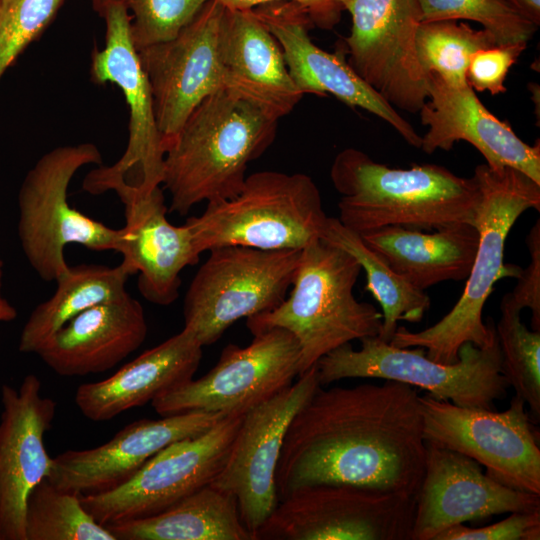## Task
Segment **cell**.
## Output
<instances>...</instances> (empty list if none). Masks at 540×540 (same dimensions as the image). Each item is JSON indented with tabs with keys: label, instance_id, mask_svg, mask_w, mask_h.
I'll use <instances>...</instances> for the list:
<instances>
[{
	"label": "cell",
	"instance_id": "1",
	"mask_svg": "<svg viewBox=\"0 0 540 540\" xmlns=\"http://www.w3.org/2000/svg\"><path fill=\"white\" fill-rule=\"evenodd\" d=\"M419 397L392 380L319 385L287 427L275 472L278 502L323 483L416 497L426 464Z\"/></svg>",
	"mask_w": 540,
	"mask_h": 540
},
{
	"label": "cell",
	"instance_id": "2",
	"mask_svg": "<svg viewBox=\"0 0 540 540\" xmlns=\"http://www.w3.org/2000/svg\"><path fill=\"white\" fill-rule=\"evenodd\" d=\"M473 178L480 192L473 222L479 242L462 295L434 325L418 332L398 326L390 341L400 348L422 347L428 358L443 364L455 363L467 342L484 347L495 340V325L483 321L485 302L498 280L517 278L522 269L504 263L507 236L526 210H540V184L515 168L479 164Z\"/></svg>",
	"mask_w": 540,
	"mask_h": 540
},
{
	"label": "cell",
	"instance_id": "3",
	"mask_svg": "<svg viewBox=\"0 0 540 540\" xmlns=\"http://www.w3.org/2000/svg\"><path fill=\"white\" fill-rule=\"evenodd\" d=\"M278 121L226 89L203 99L164 144L162 184L169 211L234 197L250 162L273 143Z\"/></svg>",
	"mask_w": 540,
	"mask_h": 540
},
{
	"label": "cell",
	"instance_id": "4",
	"mask_svg": "<svg viewBox=\"0 0 540 540\" xmlns=\"http://www.w3.org/2000/svg\"><path fill=\"white\" fill-rule=\"evenodd\" d=\"M330 178L341 195L338 219L358 234L386 226L435 231L473 224L480 199L473 176L436 164L390 168L356 148L335 156Z\"/></svg>",
	"mask_w": 540,
	"mask_h": 540
},
{
	"label": "cell",
	"instance_id": "5",
	"mask_svg": "<svg viewBox=\"0 0 540 540\" xmlns=\"http://www.w3.org/2000/svg\"><path fill=\"white\" fill-rule=\"evenodd\" d=\"M361 270L348 252L317 239L302 249L290 294L246 325L252 335L274 327L291 332L300 347V376L334 349L380 334L382 313L353 293Z\"/></svg>",
	"mask_w": 540,
	"mask_h": 540
},
{
	"label": "cell",
	"instance_id": "6",
	"mask_svg": "<svg viewBox=\"0 0 540 540\" xmlns=\"http://www.w3.org/2000/svg\"><path fill=\"white\" fill-rule=\"evenodd\" d=\"M327 218L310 176L259 171L246 177L234 197L207 202L203 213L185 224L202 254L227 245L303 249L320 239Z\"/></svg>",
	"mask_w": 540,
	"mask_h": 540
},
{
	"label": "cell",
	"instance_id": "7",
	"mask_svg": "<svg viewBox=\"0 0 540 540\" xmlns=\"http://www.w3.org/2000/svg\"><path fill=\"white\" fill-rule=\"evenodd\" d=\"M361 348L350 343L329 352L316 363L321 386L347 378H379L423 389L434 399L467 408L493 409L507 395L497 336L484 347L467 342L459 359L443 364L426 356L422 347H396L378 336L365 337Z\"/></svg>",
	"mask_w": 540,
	"mask_h": 540
},
{
	"label": "cell",
	"instance_id": "8",
	"mask_svg": "<svg viewBox=\"0 0 540 540\" xmlns=\"http://www.w3.org/2000/svg\"><path fill=\"white\" fill-rule=\"evenodd\" d=\"M89 164H102L95 144L59 146L42 155L21 183L18 238L28 263L44 281H55L68 268L64 257L68 244L94 251L116 250L120 230L90 218L68 202L72 178Z\"/></svg>",
	"mask_w": 540,
	"mask_h": 540
},
{
	"label": "cell",
	"instance_id": "9",
	"mask_svg": "<svg viewBox=\"0 0 540 540\" xmlns=\"http://www.w3.org/2000/svg\"><path fill=\"white\" fill-rule=\"evenodd\" d=\"M92 6L106 28L104 47L92 53L91 79L121 89L129 109V136L119 160L92 169L82 187L93 195L120 187L152 189L162 184L164 145L151 88L132 40L131 16L118 0H92Z\"/></svg>",
	"mask_w": 540,
	"mask_h": 540
},
{
	"label": "cell",
	"instance_id": "10",
	"mask_svg": "<svg viewBox=\"0 0 540 540\" xmlns=\"http://www.w3.org/2000/svg\"><path fill=\"white\" fill-rule=\"evenodd\" d=\"M184 298V328L204 347L236 321L272 311L286 298L302 249L227 245L208 251Z\"/></svg>",
	"mask_w": 540,
	"mask_h": 540
},
{
	"label": "cell",
	"instance_id": "11",
	"mask_svg": "<svg viewBox=\"0 0 540 540\" xmlns=\"http://www.w3.org/2000/svg\"><path fill=\"white\" fill-rule=\"evenodd\" d=\"M415 497L351 485L302 487L280 500L254 540H412Z\"/></svg>",
	"mask_w": 540,
	"mask_h": 540
},
{
	"label": "cell",
	"instance_id": "12",
	"mask_svg": "<svg viewBox=\"0 0 540 540\" xmlns=\"http://www.w3.org/2000/svg\"><path fill=\"white\" fill-rule=\"evenodd\" d=\"M300 374V347L286 329L253 335L246 347L228 344L215 366L198 379L155 398L160 416L191 411L242 415L288 388Z\"/></svg>",
	"mask_w": 540,
	"mask_h": 540
},
{
	"label": "cell",
	"instance_id": "13",
	"mask_svg": "<svg viewBox=\"0 0 540 540\" xmlns=\"http://www.w3.org/2000/svg\"><path fill=\"white\" fill-rule=\"evenodd\" d=\"M425 441L477 461L493 480L540 495V449L525 402L516 395L508 409L467 408L420 395Z\"/></svg>",
	"mask_w": 540,
	"mask_h": 540
},
{
	"label": "cell",
	"instance_id": "14",
	"mask_svg": "<svg viewBox=\"0 0 540 540\" xmlns=\"http://www.w3.org/2000/svg\"><path fill=\"white\" fill-rule=\"evenodd\" d=\"M243 415L224 416L207 431L167 445L114 489L81 495L84 508L104 526L164 511L215 479Z\"/></svg>",
	"mask_w": 540,
	"mask_h": 540
},
{
	"label": "cell",
	"instance_id": "15",
	"mask_svg": "<svg viewBox=\"0 0 540 540\" xmlns=\"http://www.w3.org/2000/svg\"><path fill=\"white\" fill-rule=\"evenodd\" d=\"M351 16L344 38L351 68L395 109L419 112L428 77L416 52L417 0H342Z\"/></svg>",
	"mask_w": 540,
	"mask_h": 540
},
{
	"label": "cell",
	"instance_id": "16",
	"mask_svg": "<svg viewBox=\"0 0 540 540\" xmlns=\"http://www.w3.org/2000/svg\"><path fill=\"white\" fill-rule=\"evenodd\" d=\"M316 367L244 415L221 471L210 483L233 495L254 536L278 504L275 472L287 427L319 386Z\"/></svg>",
	"mask_w": 540,
	"mask_h": 540
},
{
	"label": "cell",
	"instance_id": "17",
	"mask_svg": "<svg viewBox=\"0 0 540 540\" xmlns=\"http://www.w3.org/2000/svg\"><path fill=\"white\" fill-rule=\"evenodd\" d=\"M224 10L210 0L175 37L137 50L163 145L203 99L224 89L218 47Z\"/></svg>",
	"mask_w": 540,
	"mask_h": 540
},
{
	"label": "cell",
	"instance_id": "18",
	"mask_svg": "<svg viewBox=\"0 0 540 540\" xmlns=\"http://www.w3.org/2000/svg\"><path fill=\"white\" fill-rule=\"evenodd\" d=\"M415 500L412 540H435L450 527L493 515L540 510V495L509 488L474 459L427 441Z\"/></svg>",
	"mask_w": 540,
	"mask_h": 540
},
{
	"label": "cell",
	"instance_id": "19",
	"mask_svg": "<svg viewBox=\"0 0 540 540\" xmlns=\"http://www.w3.org/2000/svg\"><path fill=\"white\" fill-rule=\"evenodd\" d=\"M252 10L281 46L288 72L303 95L331 94L352 108L379 117L409 145L420 148L422 136L340 53L327 52L311 40L309 30L314 25L304 7L292 1H275Z\"/></svg>",
	"mask_w": 540,
	"mask_h": 540
},
{
	"label": "cell",
	"instance_id": "20",
	"mask_svg": "<svg viewBox=\"0 0 540 540\" xmlns=\"http://www.w3.org/2000/svg\"><path fill=\"white\" fill-rule=\"evenodd\" d=\"M0 537L26 540L25 514L30 492L49 476L53 458L44 436L51 428L56 402L41 395V381L24 377L18 389L1 387Z\"/></svg>",
	"mask_w": 540,
	"mask_h": 540
},
{
	"label": "cell",
	"instance_id": "21",
	"mask_svg": "<svg viewBox=\"0 0 540 540\" xmlns=\"http://www.w3.org/2000/svg\"><path fill=\"white\" fill-rule=\"evenodd\" d=\"M124 205L125 225L116 252L129 275L138 273V290L149 302L167 306L179 296L180 273L199 262L192 233L184 224L167 218L161 186L148 190L120 187L114 190Z\"/></svg>",
	"mask_w": 540,
	"mask_h": 540
},
{
	"label": "cell",
	"instance_id": "22",
	"mask_svg": "<svg viewBox=\"0 0 540 540\" xmlns=\"http://www.w3.org/2000/svg\"><path fill=\"white\" fill-rule=\"evenodd\" d=\"M224 416L191 411L134 421L100 446L57 455L46 479L81 495L114 489L167 445L207 431Z\"/></svg>",
	"mask_w": 540,
	"mask_h": 540
},
{
	"label": "cell",
	"instance_id": "23",
	"mask_svg": "<svg viewBox=\"0 0 540 540\" xmlns=\"http://www.w3.org/2000/svg\"><path fill=\"white\" fill-rule=\"evenodd\" d=\"M428 99L422 106L421 123L428 127L420 149L432 154L449 151L458 141L475 147L493 168H515L540 184V142L529 145L511 126L492 114L469 84L454 87L436 74L428 77Z\"/></svg>",
	"mask_w": 540,
	"mask_h": 540
},
{
	"label": "cell",
	"instance_id": "24",
	"mask_svg": "<svg viewBox=\"0 0 540 540\" xmlns=\"http://www.w3.org/2000/svg\"><path fill=\"white\" fill-rule=\"evenodd\" d=\"M224 89L279 121L303 94L293 82L281 46L253 10H224L219 32Z\"/></svg>",
	"mask_w": 540,
	"mask_h": 540
},
{
	"label": "cell",
	"instance_id": "25",
	"mask_svg": "<svg viewBox=\"0 0 540 540\" xmlns=\"http://www.w3.org/2000/svg\"><path fill=\"white\" fill-rule=\"evenodd\" d=\"M147 331L143 306L127 292L73 317L37 355L60 376L101 373L137 350Z\"/></svg>",
	"mask_w": 540,
	"mask_h": 540
},
{
	"label": "cell",
	"instance_id": "26",
	"mask_svg": "<svg viewBox=\"0 0 540 540\" xmlns=\"http://www.w3.org/2000/svg\"><path fill=\"white\" fill-rule=\"evenodd\" d=\"M202 348L194 334L183 328L110 377L79 386L75 404L92 421H107L143 406L192 379L202 358Z\"/></svg>",
	"mask_w": 540,
	"mask_h": 540
},
{
	"label": "cell",
	"instance_id": "27",
	"mask_svg": "<svg viewBox=\"0 0 540 540\" xmlns=\"http://www.w3.org/2000/svg\"><path fill=\"white\" fill-rule=\"evenodd\" d=\"M360 235L395 272L422 291L440 282L466 280L479 242L472 223H456L432 233L386 226Z\"/></svg>",
	"mask_w": 540,
	"mask_h": 540
},
{
	"label": "cell",
	"instance_id": "28",
	"mask_svg": "<svg viewBox=\"0 0 540 540\" xmlns=\"http://www.w3.org/2000/svg\"><path fill=\"white\" fill-rule=\"evenodd\" d=\"M106 527L116 540H253L235 497L211 484L158 514Z\"/></svg>",
	"mask_w": 540,
	"mask_h": 540
},
{
	"label": "cell",
	"instance_id": "29",
	"mask_svg": "<svg viewBox=\"0 0 540 540\" xmlns=\"http://www.w3.org/2000/svg\"><path fill=\"white\" fill-rule=\"evenodd\" d=\"M129 276L121 264L116 267L99 264L68 266L56 278L54 294L29 315L20 334L19 351L37 354L43 344L73 317L126 294Z\"/></svg>",
	"mask_w": 540,
	"mask_h": 540
},
{
	"label": "cell",
	"instance_id": "30",
	"mask_svg": "<svg viewBox=\"0 0 540 540\" xmlns=\"http://www.w3.org/2000/svg\"><path fill=\"white\" fill-rule=\"evenodd\" d=\"M320 239L348 252L365 271V290L382 309V327L378 335L381 340L391 341L399 321L416 323L422 320L431 304L429 296L395 272L360 234L344 226L338 218L328 217Z\"/></svg>",
	"mask_w": 540,
	"mask_h": 540
},
{
	"label": "cell",
	"instance_id": "31",
	"mask_svg": "<svg viewBox=\"0 0 540 540\" xmlns=\"http://www.w3.org/2000/svg\"><path fill=\"white\" fill-rule=\"evenodd\" d=\"M80 497L42 480L27 500L26 540H116L84 508Z\"/></svg>",
	"mask_w": 540,
	"mask_h": 540
},
{
	"label": "cell",
	"instance_id": "32",
	"mask_svg": "<svg viewBox=\"0 0 540 540\" xmlns=\"http://www.w3.org/2000/svg\"><path fill=\"white\" fill-rule=\"evenodd\" d=\"M494 44L498 43L486 30L453 20L421 22L416 33L417 58L424 72L454 87L468 84L471 55Z\"/></svg>",
	"mask_w": 540,
	"mask_h": 540
},
{
	"label": "cell",
	"instance_id": "33",
	"mask_svg": "<svg viewBox=\"0 0 540 540\" xmlns=\"http://www.w3.org/2000/svg\"><path fill=\"white\" fill-rule=\"evenodd\" d=\"M501 317L495 332L501 356L502 373L516 396L540 418V331L529 330L520 311L500 305Z\"/></svg>",
	"mask_w": 540,
	"mask_h": 540
},
{
	"label": "cell",
	"instance_id": "34",
	"mask_svg": "<svg viewBox=\"0 0 540 540\" xmlns=\"http://www.w3.org/2000/svg\"><path fill=\"white\" fill-rule=\"evenodd\" d=\"M422 22L470 20L498 44L528 42L538 29L504 0H417Z\"/></svg>",
	"mask_w": 540,
	"mask_h": 540
},
{
	"label": "cell",
	"instance_id": "35",
	"mask_svg": "<svg viewBox=\"0 0 540 540\" xmlns=\"http://www.w3.org/2000/svg\"><path fill=\"white\" fill-rule=\"evenodd\" d=\"M64 0H0V80L52 22Z\"/></svg>",
	"mask_w": 540,
	"mask_h": 540
},
{
	"label": "cell",
	"instance_id": "36",
	"mask_svg": "<svg viewBox=\"0 0 540 540\" xmlns=\"http://www.w3.org/2000/svg\"><path fill=\"white\" fill-rule=\"evenodd\" d=\"M131 16L137 50L175 37L210 0H118Z\"/></svg>",
	"mask_w": 540,
	"mask_h": 540
},
{
	"label": "cell",
	"instance_id": "37",
	"mask_svg": "<svg viewBox=\"0 0 540 540\" xmlns=\"http://www.w3.org/2000/svg\"><path fill=\"white\" fill-rule=\"evenodd\" d=\"M528 42L494 44L475 51L469 60L466 79L475 91L498 95L507 91L505 80L510 68Z\"/></svg>",
	"mask_w": 540,
	"mask_h": 540
},
{
	"label": "cell",
	"instance_id": "38",
	"mask_svg": "<svg viewBox=\"0 0 540 540\" xmlns=\"http://www.w3.org/2000/svg\"><path fill=\"white\" fill-rule=\"evenodd\" d=\"M540 510L513 512L504 520L480 528L455 525L435 540H539Z\"/></svg>",
	"mask_w": 540,
	"mask_h": 540
},
{
	"label": "cell",
	"instance_id": "39",
	"mask_svg": "<svg viewBox=\"0 0 540 540\" xmlns=\"http://www.w3.org/2000/svg\"><path fill=\"white\" fill-rule=\"evenodd\" d=\"M526 244L530 254V263L522 268L517 284L512 292L503 296L501 305L522 311L528 308L532 312V330L540 331V221L530 229Z\"/></svg>",
	"mask_w": 540,
	"mask_h": 540
},
{
	"label": "cell",
	"instance_id": "40",
	"mask_svg": "<svg viewBox=\"0 0 540 540\" xmlns=\"http://www.w3.org/2000/svg\"><path fill=\"white\" fill-rule=\"evenodd\" d=\"M229 10H251L257 6L275 2L292 1L306 10L314 27L322 30L333 29L341 20L345 11L342 0H217Z\"/></svg>",
	"mask_w": 540,
	"mask_h": 540
},
{
	"label": "cell",
	"instance_id": "41",
	"mask_svg": "<svg viewBox=\"0 0 540 540\" xmlns=\"http://www.w3.org/2000/svg\"><path fill=\"white\" fill-rule=\"evenodd\" d=\"M530 21L540 24V0H504Z\"/></svg>",
	"mask_w": 540,
	"mask_h": 540
},
{
	"label": "cell",
	"instance_id": "42",
	"mask_svg": "<svg viewBox=\"0 0 540 540\" xmlns=\"http://www.w3.org/2000/svg\"><path fill=\"white\" fill-rule=\"evenodd\" d=\"M17 316L15 307L0 295V322L13 321Z\"/></svg>",
	"mask_w": 540,
	"mask_h": 540
},
{
	"label": "cell",
	"instance_id": "43",
	"mask_svg": "<svg viewBox=\"0 0 540 540\" xmlns=\"http://www.w3.org/2000/svg\"><path fill=\"white\" fill-rule=\"evenodd\" d=\"M2 279H3V261L2 259L0 258V295L1 294V289H2Z\"/></svg>",
	"mask_w": 540,
	"mask_h": 540
},
{
	"label": "cell",
	"instance_id": "44",
	"mask_svg": "<svg viewBox=\"0 0 540 540\" xmlns=\"http://www.w3.org/2000/svg\"><path fill=\"white\" fill-rule=\"evenodd\" d=\"M0 540H1V537H0Z\"/></svg>",
	"mask_w": 540,
	"mask_h": 540
}]
</instances>
